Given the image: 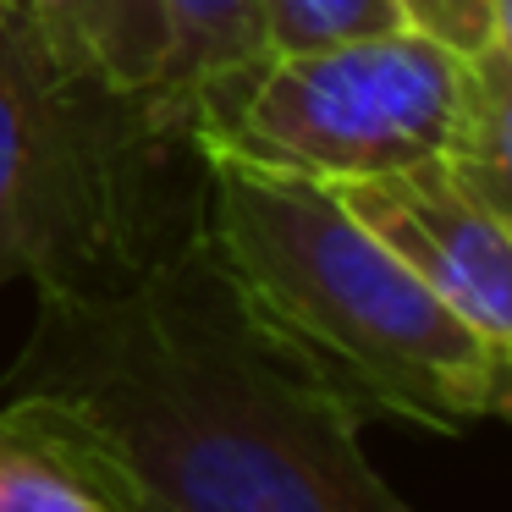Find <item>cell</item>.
I'll return each instance as SVG.
<instances>
[{"mask_svg": "<svg viewBox=\"0 0 512 512\" xmlns=\"http://www.w3.org/2000/svg\"><path fill=\"white\" fill-rule=\"evenodd\" d=\"M259 23H265V56H303L408 28L397 0H259Z\"/></svg>", "mask_w": 512, "mask_h": 512, "instance_id": "cell-10", "label": "cell"}, {"mask_svg": "<svg viewBox=\"0 0 512 512\" xmlns=\"http://www.w3.org/2000/svg\"><path fill=\"white\" fill-rule=\"evenodd\" d=\"M397 12L413 34L435 39L457 56L485 50L490 28H496V0H397Z\"/></svg>", "mask_w": 512, "mask_h": 512, "instance_id": "cell-11", "label": "cell"}, {"mask_svg": "<svg viewBox=\"0 0 512 512\" xmlns=\"http://www.w3.org/2000/svg\"><path fill=\"white\" fill-rule=\"evenodd\" d=\"M485 413H496V419L512 424V347H496V353H490V408Z\"/></svg>", "mask_w": 512, "mask_h": 512, "instance_id": "cell-12", "label": "cell"}, {"mask_svg": "<svg viewBox=\"0 0 512 512\" xmlns=\"http://www.w3.org/2000/svg\"><path fill=\"white\" fill-rule=\"evenodd\" d=\"M342 204L490 347H512V226L446 160L342 182Z\"/></svg>", "mask_w": 512, "mask_h": 512, "instance_id": "cell-5", "label": "cell"}, {"mask_svg": "<svg viewBox=\"0 0 512 512\" xmlns=\"http://www.w3.org/2000/svg\"><path fill=\"white\" fill-rule=\"evenodd\" d=\"M204 160L199 221L226 276L320 380L364 419L463 435L490 408L496 347L463 325L331 182Z\"/></svg>", "mask_w": 512, "mask_h": 512, "instance_id": "cell-2", "label": "cell"}, {"mask_svg": "<svg viewBox=\"0 0 512 512\" xmlns=\"http://www.w3.org/2000/svg\"><path fill=\"white\" fill-rule=\"evenodd\" d=\"M457 111L463 56L391 28L226 72L182 105L177 133L193 155H232L342 188L441 160Z\"/></svg>", "mask_w": 512, "mask_h": 512, "instance_id": "cell-4", "label": "cell"}, {"mask_svg": "<svg viewBox=\"0 0 512 512\" xmlns=\"http://www.w3.org/2000/svg\"><path fill=\"white\" fill-rule=\"evenodd\" d=\"M441 160L485 210L512 226V56L501 45L463 56V111Z\"/></svg>", "mask_w": 512, "mask_h": 512, "instance_id": "cell-8", "label": "cell"}, {"mask_svg": "<svg viewBox=\"0 0 512 512\" xmlns=\"http://www.w3.org/2000/svg\"><path fill=\"white\" fill-rule=\"evenodd\" d=\"M0 512H111V501L39 424L0 408Z\"/></svg>", "mask_w": 512, "mask_h": 512, "instance_id": "cell-9", "label": "cell"}, {"mask_svg": "<svg viewBox=\"0 0 512 512\" xmlns=\"http://www.w3.org/2000/svg\"><path fill=\"white\" fill-rule=\"evenodd\" d=\"M111 512H413L364 457V413L237 292L199 210L72 287H34L0 375Z\"/></svg>", "mask_w": 512, "mask_h": 512, "instance_id": "cell-1", "label": "cell"}, {"mask_svg": "<svg viewBox=\"0 0 512 512\" xmlns=\"http://www.w3.org/2000/svg\"><path fill=\"white\" fill-rule=\"evenodd\" d=\"M490 45H501L512 56V0H496V28H490Z\"/></svg>", "mask_w": 512, "mask_h": 512, "instance_id": "cell-13", "label": "cell"}, {"mask_svg": "<svg viewBox=\"0 0 512 512\" xmlns=\"http://www.w3.org/2000/svg\"><path fill=\"white\" fill-rule=\"evenodd\" d=\"M166 149L188 144L0 0V287L89 281L193 215L155 188Z\"/></svg>", "mask_w": 512, "mask_h": 512, "instance_id": "cell-3", "label": "cell"}, {"mask_svg": "<svg viewBox=\"0 0 512 512\" xmlns=\"http://www.w3.org/2000/svg\"><path fill=\"white\" fill-rule=\"evenodd\" d=\"M160 28H166V50L144 111L155 116V127L182 138V105L204 83L254 67L265 56V23H259V0H160Z\"/></svg>", "mask_w": 512, "mask_h": 512, "instance_id": "cell-7", "label": "cell"}, {"mask_svg": "<svg viewBox=\"0 0 512 512\" xmlns=\"http://www.w3.org/2000/svg\"><path fill=\"white\" fill-rule=\"evenodd\" d=\"M6 6H17L72 72L149 105L166 50L160 0H6Z\"/></svg>", "mask_w": 512, "mask_h": 512, "instance_id": "cell-6", "label": "cell"}]
</instances>
